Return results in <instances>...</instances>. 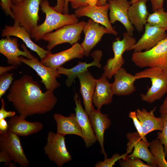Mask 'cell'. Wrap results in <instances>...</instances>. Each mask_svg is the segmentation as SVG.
<instances>
[{"label": "cell", "mask_w": 167, "mask_h": 167, "mask_svg": "<svg viewBox=\"0 0 167 167\" xmlns=\"http://www.w3.org/2000/svg\"><path fill=\"white\" fill-rule=\"evenodd\" d=\"M77 78L80 82V92L82 97L85 110L89 115L94 109L92 105V98L96 79L88 70L79 74Z\"/></svg>", "instance_id": "cell-23"}, {"label": "cell", "mask_w": 167, "mask_h": 167, "mask_svg": "<svg viewBox=\"0 0 167 167\" xmlns=\"http://www.w3.org/2000/svg\"><path fill=\"white\" fill-rule=\"evenodd\" d=\"M109 4L98 6L97 5L80 7L75 10V14L77 17L86 16L90 18L94 22L99 24L107 28L111 34L117 36V32L112 27L108 16Z\"/></svg>", "instance_id": "cell-14"}, {"label": "cell", "mask_w": 167, "mask_h": 167, "mask_svg": "<svg viewBox=\"0 0 167 167\" xmlns=\"http://www.w3.org/2000/svg\"><path fill=\"white\" fill-rule=\"evenodd\" d=\"M19 136L9 131L0 133V149L6 151L14 163L21 167H27L30 162L22 146Z\"/></svg>", "instance_id": "cell-9"}, {"label": "cell", "mask_w": 167, "mask_h": 167, "mask_svg": "<svg viewBox=\"0 0 167 167\" xmlns=\"http://www.w3.org/2000/svg\"><path fill=\"white\" fill-rule=\"evenodd\" d=\"M114 80L112 83L114 94L118 96L129 95L136 90L135 75L128 73L123 67L120 68L114 75Z\"/></svg>", "instance_id": "cell-22"}, {"label": "cell", "mask_w": 167, "mask_h": 167, "mask_svg": "<svg viewBox=\"0 0 167 167\" xmlns=\"http://www.w3.org/2000/svg\"><path fill=\"white\" fill-rule=\"evenodd\" d=\"M110 0H107V1H109ZM139 0H131L130 2H129V3H130V5H131L136 2H137L138 1H139Z\"/></svg>", "instance_id": "cell-48"}, {"label": "cell", "mask_w": 167, "mask_h": 167, "mask_svg": "<svg viewBox=\"0 0 167 167\" xmlns=\"http://www.w3.org/2000/svg\"><path fill=\"white\" fill-rule=\"evenodd\" d=\"M152 11H154L157 9L163 8L164 0H150Z\"/></svg>", "instance_id": "cell-40"}, {"label": "cell", "mask_w": 167, "mask_h": 167, "mask_svg": "<svg viewBox=\"0 0 167 167\" xmlns=\"http://www.w3.org/2000/svg\"><path fill=\"white\" fill-rule=\"evenodd\" d=\"M89 120L95 135L96 140L100 145L101 153L105 158L107 155L104 148V135L105 130L110 126L111 122L108 115L102 113L100 110L93 109L89 115Z\"/></svg>", "instance_id": "cell-21"}, {"label": "cell", "mask_w": 167, "mask_h": 167, "mask_svg": "<svg viewBox=\"0 0 167 167\" xmlns=\"http://www.w3.org/2000/svg\"><path fill=\"white\" fill-rule=\"evenodd\" d=\"M25 118L19 115H15L11 117L8 122V131L18 136H27L36 133L43 127L40 122H32L26 120Z\"/></svg>", "instance_id": "cell-25"}, {"label": "cell", "mask_w": 167, "mask_h": 167, "mask_svg": "<svg viewBox=\"0 0 167 167\" xmlns=\"http://www.w3.org/2000/svg\"><path fill=\"white\" fill-rule=\"evenodd\" d=\"M8 124L5 119H0V133L6 132L8 131Z\"/></svg>", "instance_id": "cell-42"}, {"label": "cell", "mask_w": 167, "mask_h": 167, "mask_svg": "<svg viewBox=\"0 0 167 167\" xmlns=\"http://www.w3.org/2000/svg\"><path fill=\"white\" fill-rule=\"evenodd\" d=\"M0 149V162H4V166L10 167H15V164L14 163L8 153L5 150Z\"/></svg>", "instance_id": "cell-36"}, {"label": "cell", "mask_w": 167, "mask_h": 167, "mask_svg": "<svg viewBox=\"0 0 167 167\" xmlns=\"http://www.w3.org/2000/svg\"><path fill=\"white\" fill-rule=\"evenodd\" d=\"M99 0H87V2L88 5L94 6L96 5Z\"/></svg>", "instance_id": "cell-46"}, {"label": "cell", "mask_w": 167, "mask_h": 167, "mask_svg": "<svg viewBox=\"0 0 167 167\" xmlns=\"http://www.w3.org/2000/svg\"><path fill=\"white\" fill-rule=\"evenodd\" d=\"M57 1L56 5L52 7L55 11L62 13L64 5L65 0H57Z\"/></svg>", "instance_id": "cell-41"}, {"label": "cell", "mask_w": 167, "mask_h": 167, "mask_svg": "<svg viewBox=\"0 0 167 167\" xmlns=\"http://www.w3.org/2000/svg\"><path fill=\"white\" fill-rule=\"evenodd\" d=\"M84 56L80 44L76 42L65 50L55 54H46L40 62L46 66L57 69L68 61L74 58H82Z\"/></svg>", "instance_id": "cell-13"}, {"label": "cell", "mask_w": 167, "mask_h": 167, "mask_svg": "<svg viewBox=\"0 0 167 167\" xmlns=\"http://www.w3.org/2000/svg\"><path fill=\"white\" fill-rule=\"evenodd\" d=\"M43 0H21L16 3H12L11 9L14 22L19 23L30 34L38 25L40 6Z\"/></svg>", "instance_id": "cell-4"}, {"label": "cell", "mask_w": 167, "mask_h": 167, "mask_svg": "<svg viewBox=\"0 0 167 167\" xmlns=\"http://www.w3.org/2000/svg\"><path fill=\"white\" fill-rule=\"evenodd\" d=\"M103 73L99 79L96 80L92 103L99 110L103 105L111 103L114 95L112 84L109 82Z\"/></svg>", "instance_id": "cell-24"}, {"label": "cell", "mask_w": 167, "mask_h": 167, "mask_svg": "<svg viewBox=\"0 0 167 167\" xmlns=\"http://www.w3.org/2000/svg\"><path fill=\"white\" fill-rule=\"evenodd\" d=\"M128 154L127 152L120 155L118 153H115L110 158H105L103 161H98L94 165L95 167H112L116 162L121 159H124Z\"/></svg>", "instance_id": "cell-32"}, {"label": "cell", "mask_w": 167, "mask_h": 167, "mask_svg": "<svg viewBox=\"0 0 167 167\" xmlns=\"http://www.w3.org/2000/svg\"><path fill=\"white\" fill-rule=\"evenodd\" d=\"M136 79H150L151 87L145 94H140L142 100L151 103L161 99L167 92V71L159 67H148L135 74Z\"/></svg>", "instance_id": "cell-3"}, {"label": "cell", "mask_w": 167, "mask_h": 167, "mask_svg": "<svg viewBox=\"0 0 167 167\" xmlns=\"http://www.w3.org/2000/svg\"><path fill=\"white\" fill-rule=\"evenodd\" d=\"M159 112L161 114L167 113V96L165 98L163 103L160 106Z\"/></svg>", "instance_id": "cell-43"}, {"label": "cell", "mask_w": 167, "mask_h": 167, "mask_svg": "<svg viewBox=\"0 0 167 167\" xmlns=\"http://www.w3.org/2000/svg\"><path fill=\"white\" fill-rule=\"evenodd\" d=\"M126 136L128 140L126 152L130 153L134 148L133 152L128 155L129 156L142 159L151 167H157L154 157L148 149L150 142H143L137 132L127 133Z\"/></svg>", "instance_id": "cell-11"}, {"label": "cell", "mask_w": 167, "mask_h": 167, "mask_svg": "<svg viewBox=\"0 0 167 167\" xmlns=\"http://www.w3.org/2000/svg\"><path fill=\"white\" fill-rule=\"evenodd\" d=\"M21 0H11V1L12 4H15L19 2Z\"/></svg>", "instance_id": "cell-49"}, {"label": "cell", "mask_w": 167, "mask_h": 167, "mask_svg": "<svg viewBox=\"0 0 167 167\" xmlns=\"http://www.w3.org/2000/svg\"><path fill=\"white\" fill-rule=\"evenodd\" d=\"M109 1V21L111 24L117 21L124 26L126 32L132 36L134 27L130 22L128 12L130 6L128 0H110Z\"/></svg>", "instance_id": "cell-17"}, {"label": "cell", "mask_w": 167, "mask_h": 167, "mask_svg": "<svg viewBox=\"0 0 167 167\" xmlns=\"http://www.w3.org/2000/svg\"><path fill=\"white\" fill-rule=\"evenodd\" d=\"M7 98L19 115L25 118L51 111L57 101L53 91L43 92L39 84L27 75L13 82Z\"/></svg>", "instance_id": "cell-1"}, {"label": "cell", "mask_w": 167, "mask_h": 167, "mask_svg": "<svg viewBox=\"0 0 167 167\" xmlns=\"http://www.w3.org/2000/svg\"><path fill=\"white\" fill-rule=\"evenodd\" d=\"M148 0H139L131 4L128 11L130 22L139 32L143 31L150 14L146 5Z\"/></svg>", "instance_id": "cell-27"}, {"label": "cell", "mask_w": 167, "mask_h": 167, "mask_svg": "<svg viewBox=\"0 0 167 167\" xmlns=\"http://www.w3.org/2000/svg\"><path fill=\"white\" fill-rule=\"evenodd\" d=\"M69 0H65L64 5L63 11V13L65 14H69L68 4Z\"/></svg>", "instance_id": "cell-45"}, {"label": "cell", "mask_w": 167, "mask_h": 167, "mask_svg": "<svg viewBox=\"0 0 167 167\" xmlns=\"http://www.w3.org/2000/svg\"><path fill=\"white\" fill-rule=\"evenodd\" d=\"M65 136L52 131L48 132L47 142L44 149L50 161L58 167L71 161L72 156L68 151Z\"/></svg>", "instance_id": "cell-8"}, {"label": "cell", "mask_w": 167, "mask_h": 167, "mask_svg": "<svg viewBox=\"0 0 167 167\" xmlns=\"http://www.w3.org/2000/svg\"><path fill=\"white\" fill-rule=\"evenodd\" d=\"M14 73H6L0 75V98L5 93L12 84L14 79Z\"/></svg>", "instance_id": "cell-33"}, {"label": "cell", "mask_w": 167, "mask_h": 167, "mask_svg": "<svg viewBox=\"0 0 167 167\" xmlns=\"http://www.w3.org/2000/svg\"><path fill=\"white\" fill-rule=\"evenodd\" d=\"M119 165L121 167H151L145 164L141 159L134 157H130L128 154L123 159L119 160Z\"/></svg>", "instance_id": "cell-31"}, {"label": "cell", "mask_w": 167, "mask_h": 167, "mask_svg": "<svg viewBox=\"0 0 167 167\" xmlns=\"http://www.w3.org/2000/svg\"><path fill=\"white\" fill-rule=\"evenodd\" d=\"M74 99L75 104V110L76 117L84 135V141L87 148L92 146L96 141L89 115L84 110L78 94L75 93Z\"/></svg>", "instance_id": "cell-19"}, {"label": "cell", "mask_w": 167, "mask_h": 167, "mask_svg": "<svg viewBox=\"0 0 167 167\" xmlns=\"http://www.w3.org/2000/svg\"><path fill=\"white\" fill-rule=\"evenodd\" d=\"M5 103L4 100L1 99V106L0 109V119H5L8 117H12L15 115L14 111H7L5 109Z\"/></svg>", "instance_id": "cell-38"}, {"label": "cell", "mask_w": 167, "mask_h": 167, "mask_svg": "<svg viewBox=\"0 0 167 167\" xmlns=\"http://www.w3.org/2000/svg\"><path fill=\"white\" fill-rule=\"evenodd\" d=\"M53 118L57 124V133L64 136L67 135H76L83 139V133L75 114L72 113L66 117L59 113H55Z\"/></svg>", "instance_id": "cell-26"}, {"label": "cell", "mask_w": 167, "mask_h": 167, "mask_svg": "<svg viewBox=\"0 0 167 167\" xmlns=\"http://www.w3.org/2000/svg\"><path fill=\"white\" fill-rule=\"evenodd\" d=\"M129 117L132 120L137 132L140 136L142 140L144 142H148L146 136L144 135L141 123L137 117L136 111H131L129 113Z\"/></svg>", "instance_id": "cell-35"}, {"label": "cell", "mask_w": 167, "mask_h": 167, "mask_svg": "<svg viewBox=\"0 0 167 167\" xmlns=\"http://www.w3.org/2000/svg\"><path fill=\"white\" fill-rule=\"evenodd\" d=\"M83 31L85 37L80 45L86 57L89 56L92 49L101 41L104 34H111L107 28L100 26L91 19L86 23Z\"/></svg>", "instance_id": "cell-16"}, {"label": "cell", "mask_w": 167, "mask_h": 167, "mask_svg": "<svg viewBox=\"0 0 167 167\" xmlns=\"http://www.w3.org/2000/svg\"><path fill=\"white\" fill-rule=\"evenodd\" d=\"M156 107L149 111L144 108L137 109L136 111L137 117L142 125L144 135L145 136L149 133L155 131L162 130L164 122L162 118L156 117L154 114Z\"/></svg>", "instance_id": "cell-28"}, {"label": "cell", "mask_w": 167, "mask_h": 167, "mask_svg": "<svg viewBox=\"0 0 167 167\" xmlns=\"http://www.w3.org/2000/svg\"><path fill=\"white\" fill-rule=\"evenodd\" d=\"M147 23L167 29V11L162 8L154 11L149 14Z\"/></svg>", "instance_id": "cell-30"}, {"label": "cell", "mask_w": 167, "mask_h": 167, "mask_svg": "<svg viewBox=\"0 0 167 167\" xmlns=\"http://www.w3.org/2000/svg\"><path fill=\"white\" fill-rule=\"evenodd\" d=\"M123 35L122 40L117 37L113 42L112 48L114 53L113 57L109 59L103 67L104 73L108 79H111L124 64V59L122 57L124 53L127 51L137 42L135 38L127 32L123 33Z\"/></svg>", "instance_id": "cell-7"}, {"label": "cell", "mask_w": 167, "mask_h": 167, "mask_svg": "<svg viewBox=\"0 0 167 167\" xmlns=\"http://www.w3.org/2000/svg\"><path fill=\"white\" fill-rule=\"evenodd\" d=\"M131 59L140 68L157 67L167 71V37L148 50L134 52Z\"/></svg>", "instance_id": "cell-5"}, {"label": "cell", "mask_w": 167, "mask_h": 167, "mask_svg": "<svg viewBox=\"0 0 167 167\" xmlns=\"http://www.w3.org/2000/svg\"><path fill=\"white\" fill-rule=\"evenodd\" d=\"M149 147L157 167H167L164 147L160 140L157 138L152 140L150 142Z\"/></svg>", "instance_id": "cell-29"}, {"label": "cell", "mask_w": 167, "mask_h": 167, "mask_svg": "<svg viewBox=\"0 0 167 167\" xmlns=\"http://www.w3.org/2000/svg\"><path fill=\"white\" fill-rule=\"evenodd\" d=\"M22 63L33 69L40 77L41 82L44 85L46 90L54 91L60 86L57 78L60 76L57 69L46 66L39 61L37 58L32 54L30 59L23 57H19Z\"/></svg>", "instance_id": "cell-10"}, {"label": "cell", "mask_w": 167, "mask_h": 167, "mask_svg": "<svg viewBox=\"0 0 167 167\" xmlns=\"http://www.w3.org/2000/svg\"><path fill=\"white\" fill-rule=\"evenodd\" d=\"M12 4L11 0H0V5L2 9L6 15H9L13 18V14L11 9Z\"/></svg>", "instance_id": "cell-37"}, {"label": "cell", "mask_w": 167, "mask_h": 167, "mask_svg": "<svg viewBox=\"0 0 167 167\" xmlns=\"http://www.w3.org/2000/svg\"><path fill=\"white\" fill-rule=\"evenodd\" d=\"M166 29L147 23L145 31L141 37L128 50H133L134 52L148 51L153 48L161 41L167 37Z\"/></svg>", "instance_id": "cell-12"}, {"label": "cell", "mask_w": 167, "mask_h": 167, "mask_svg": "<svg viewBox=\"0 0 167 167\" xmlns=\"http://www.w3.org/2000/svg\"><path fill=\"white\" fill-rule=\"evenodd\" d=\"M91 55L93 59L91 62L87 63L86 62L79 61L77 65L72 68L68 69L61 66L57 69L59 75L63 74L67 76L65 83L67 87L71 86L78 76L88 70L89 67L94 66L101 68L100 62L103 55L102 51L98 50H95L91 54Z\"/></svg>", "instance_id": "cell-18"}, {"label": "cell", "mask_w": 167, "mask_h": 167, "mask_svg": "<svg viewBox=\"0 0 167 167\" xmlns=\"http://www.w3.org/2000/svg\"><path fill=\"white\" fill-rule=\"evenodd\" d=\"M69 2L72 8L76 9L88 5L87 0H69Z\"/></svg>", "instance_id": "cell-39"}, {"label": "cell", "mask_w": 167, "mask_h": 167, "mask_svg": "<svg viewBox=\"0 0 167 167\" xmlns=\"http://www.w3.org/2000/svg\"><path fill=\"white\" fill-rule=\"evenodd\" d=\"M40 6L45 15V18L41 24L37 25L30 32L31 37L37 41L42 39L45 34L66 25L79 22L75 14H62L54 10L50 6L48 0H44Z\"/></svg>", "instance_id": "cell-2"}, {"label": "cell", "mask_w": 167, "mask_h": 167, "mask_svg": "<svg viewBox=\"0 0 167 167\" xmlns=\"http://www.w3.org/2000/svg\"><path fill=\"white\" fill-rule=\"evenodd\" d=\"M107 0H99L97 4L98 6H101L105 5L107 3Z\"/></svg>", "instance_id": "cell-47"}, {"label": "cell", "mask_w": 167, "mask_h": 167, "mask_svg": "<svg viewBox=\"0 0 167 167\" xmlns=\"http://www.w3.org/2000/svg\"><path fill=\"white\" fill-rule=\"evenodd\" d=\"M21 46L23 51L19 48L17 38L6 36L0 40V53L7 58L8 64L15 66L20 65L22 63L19 59L20 56L30 59L32 54L24 44H22Z\"/></svg>", "instance_id": "cell-15"}, {"label": "cell", "mask_w": 167, "mask_h": 167, "mask_svg": "<svg viewBox=\"0 0 167 167\" xmlns=\"http://www.w3.org/2000/svg\"><path fill=\"white\" fill-rule=\"evenodd\" d=\"M164 122V128L161 131L157 133V138L164 145V150L165 157H167V113L161 114Z\"/></svg>", "instance_id": "cell-34"}, {"label": "cell", "mask_w": 167, "mask_h": 167, "mask_svg": "<svg viewBox=\"0 0 167 167\" xmlns=\"http://www.w3.org/2000/svg\"><path fill=\"white\" fill-rule=\"evenodd\" d=\"M1 35L2 37L14 36L21 39L28 48L37 54L41 59L46 54L51 53L50 50H45L34 43L31 39L30 34L18 22H14L12 26L6 25Z\"/></svg>", "instance_id": "cell-20"}, {"label": "cell", "mask_w": 167, "mask_h": 167, "mask_svg": "<svg viewBox=\"0 0 167 167\" xmlns=\"http://www.w3.org/2000/svg\"><path fill=\"white\" fill-rule=\"evenodd\" d=\"M17 66H0V75H1L3 74L7 73L8 71L15 69Z\"/></svg>", "instance_id": "cell-44"}, {"label": "cell", "mask_w": 167, "mask_h": 167, "mask_svg": "<svg viewBox=\"0 0 167 167\" xmlns=\"http://www.w3.org/2000/svg\"><path fill=\"white\" fill-rule=\"evenodd\" d=\"M86 23L82 21L66 25L45 34L42 39L48 42L47 49L50 51L57 45L66 43L73 45L80 39Z\"/></svg>", "instance_id": "cell-6"}]
</instances>
